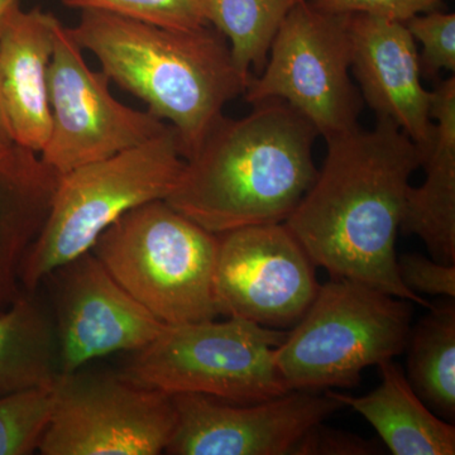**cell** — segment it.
Segmentation results:
<instances>
[{
  "label": "cell",
  "mask_w": 455,
  "mask_h": 455,
  "mask_svg": "<svg viewBox=\"0 0 455 455\" xmlns=\"http://www.w3.org/2000/svg\"><path fill=\"white\" fill-rule=\"evenodd\" d=\"M324 140L322 169L284 226L331 278L430 309L401 281L395 251L410 179L423 164L420 149L386 119L372 131L358 125Z\"/></svg>",
  "instance_id": "obj_1"
},
{
  "label": "cell",
  "mask_w": 455,
  "mask_h": 455,
  "mask_svg": "<svg viewBox=\"0 0 455 455\" xmlns=\"http://www.w3.org/2000/svg\"><path fill=\"white\" fill-rule=\"evenodd\" d=\"M252 107L215 122L164 199L214 235L284 223L317 175L316 128L280 99Z\"/></svg>",
  "instance_id": "obj_2"
},
{
  "label": "cell",
  "mask_w": 455,
  "mask_h": 455,
  "mask_svg": "<svg viewBox=\"0 0 455 455\" xmlns=\"http://www.w3.org/2000/svg\"><path fill=\"white\" fill-rule=\"evenodd\" d=\"M70 32L110 82L175 128L185 160L247 86L227 38L212 25L166 28L88 9Z\"/></svg>",
  "instance_id": "obj_3"
},
{
  "label": "cell",
  "mask_w": 455,
  "mask_h": 455,
  "mask_svg": "<svg viewBox=\"0 0 455 455\" xmlns=\"http://www.w3.org/2000/svg\"><path fill=\"white\" fill-rule=\"evenodd\" d=\"M185 158L175 128L142 145L60 176L46 221L20 267L26 292H36L60 266L92 250L123 214L164 200L178 184Z\"/></svg>",
  "instance_id": "obj_4"
},
{
  "label": "cell",
  "mask_w": 455,
  "mask_h": 455,
  "mask_svg": "<svg viewBox=\"0 0 455 455\" xmlns=\"http://www.w3.org/2000/svg\"><path fill=\"white\" fill-rule=\"evenodd\" d=\"M90 251L132 298L164 324L220 316L214 298L218 235L164 200L123 214Z\"/></svg>",
  "instance_id": "obj_5"
},
{
  "label": "cell",
  "mask_w": 455,
  "mask_h": 455,
  "mask_svg": "<svg viewBox=\"0 0 455 455\" xmlns=\"http://www.w3.org/2000/svg\"><path fill=\"white\" fill-rule=\"evenodd\" d=\"M409 301L348 278H331L295 329L275 348V362L290 391L355 387L364 368L406 349Z\"/></svg>",
  "instance_id": "obj_6"
},
{
  "label": "cell",
  "mask_w": 455,
  "mask_h": 455,
  "mask_svg": "<svg viewBox=\"0 0 455 455\" xmlns=\"http://www.w3.org/2000/svg\"><path fill=\"white\" fill-rule=\"evenodd\" d=\"M287 331L239 316L166 325L123 372L149 387L252 403L290 392L275 362Z\"/></svg>",
  "instance_id": "obj_7"
},
{
  "label": "cell",
  "mask_w": 455,
  "mask_h": 455,
  "mask_svg": "<svg viewBox=\"0 0 455 455\" xmlns=\"http://www.w3.org/2000/svg\"><path fill=\"white\" fill-rule=\"evenodd\" d=\"M349 18L310 0L293 8L272 41L265 68L245 86V100L286 101L323 139L358 127L363 99L350 79Z\"/></svg>",
  "instance_id": "obj_8"
},
{
  "label": "cell",
  "mask_w": 455,
  "mask_h": 455,
  "mask_svg": "<svg viewBox=\"0 0 455 455\" xmlns=\"http://www.w3.org/2000/svg\"><path fill=\"white\" fill-rule=\"evenodd\" d=\"M172 395L125 372L59 374L42 455H158L175 429Z\"/></svg>",
  "instance_id": "obj_9"
},
{
  "label": "cell",
  "mask_w": 455,
  "mask_h": 455,
  "mask_svg": "<svg viewBox=\"0 0 455 455\" xmlns=\"http://www.w3.org/2000/svg\"><path fill=\"white\" fill-rule=\"evenodd\" d=\"M50 139L41 160L57 175L106 160L163 133L169 123L113 97L110 79L92 71L70 28L56 26L49 66Z\"/></svg>",
  "instance_id": "obj_10"
},
{
  "label": "cell",
  "mask_w": 455,
  "mask_h": 455,
  "mask_svg": "<svg viewBox=\"0 0 455 455\" xmlns=\"http://www.w3.org/2000/svg\"><path fill=\"white\" fill-rule=\"evenodd\" d=\"M314 268L283 223L221 233L214 269L218 313L268 328L298 323L319 290Z\"/></svg>",
  "instance_id": "obj_11"
},
{
  "label": "cell",
  "mask_w": 455,
  "mask_h": 455,
  "mask_svg": "<svg viewBox=\"0 0 455 455\" xmlns=\"http://www.w3.org/2000/svg\"><path fill=\"white\" fill-rule=\"evenodd\" d=\"M171 455H292L302 436L343 405L325 391H290L252 403L172 395Z\"/></svg>",
  "instance_id": "obj_12"
},
{
  "label": "cell",
  "mask_w": 455,
  "mask_h": 455,
  "mask_svg": "<svg viewBox=\"0 0 455 455\" xmlns=\"http://www.w3.org/2000/svg\"><path fill=\"white\" fill-rule=\"evenodd\" d=\"M44 281L52 295L61 374L113 353L145 348L166 326L114 280L92 251L60 266Z\"/></svg>",
  "instance_id": "obj_13"
},
{
  "label": "cell",
  "mask_w": 455,
  "mask_h": 455,
  "mask_svg": "<svg viewBox=\"0 0 455 455\" xmlns=\"http://www.w3.org/2000/svg\"><path fill=\"white\" fill-rule=\"evenodd\" d=\"M352 66L363 103L400 128L425 156L434 139L431 92L421 83L419 47L405 23L352 14Z\"/></svg>",
  "instance_id": "obj_14"
},
{
  "label": "cell",
  "mask_w": 455,
  "mask_h": 455,
  "mask_svg": "<svg viewBox=\"0 0 455 455\" xmlns=\"http://www.w3.org/2000/svg\"><path fill=\"white\" fill-rule=\"evenodd\" d=\"M59 22L20 2L0 18V106L14 145L38 155L50 139L47 76Z\"/></svg>",
  "instance_id": "obj_15"
},
{
  "label": "cell",
  "mask_w": 455,
  "mask_h": 455,
  "mask_svg": "<svg viewBox=\"0 0 455 455\" xmlns=\"http://www.w3.org/2000/svg\"><path fill=\"white\" fill-rule=\"evenodd\" d=\"M434 139L421 167L423 185L407 188L400 230L427 244L433 259L455 263V76L431 92Z\"/></svg>",
  "instance_id": "obj_16"
},
{
  "label": "cell",
  "mask_w": 455,
  "mask_h": 455,
  "mask_svg": "<svg viewBox=\"0 0 455 455\" xmlns=\"http://www.w3.org/2000/svg\"><path fill=\"white\" fill-rule=\"evenodd\" d=\"M59 178L36 152L17 145L0 151V310L25 293L20 267L49 215Z\"/></svg>",
  "instance_id": "obj_17"
},
{
  "label": "cell",
  "mask_w": 455,
  "mask_h": 455,
  "mask_svg": "<svg viewBox=\"0 0 455 455\" xmlns=\"http://www.w3.org/2000/svg\"><path fill=\"white\" fill-rule=\"evenodd\" d=\"M379 367L381 385L366 396L326 391L363 416L394 455L455 454L454 425L430 410L392 359Z\"/></svg>",
  "instance_id": "obj_18"
},
{
  "label": "cell",
  "mask_w": 455,
  "mask_h": 455,
  "mask_svg": "<svg viewBox=\"0 0 455 455\" xmlns=\"http://www.w3.org/2000/svg\"><path fill=\"white\" fill-rule=\"evenodd\" d=\"M35 293L0 310V397L51 387L59 377L53 317Z\"/></svg>",
  "instance_id": "obj_19"
},
{
  "label": "cell",
  "mask_w": 455,
  "mask_h": 455,
  "mask_svg": "<svg viewBox=\"0 0 455 455\" xmlns=\"http://www.w3.org/2000/svg\"><path fill=\"white\" fill-rule=\"evenodd\" d=\"M406 348L407 379L436 415L455 419V307H433L414 331Z\"/></svg>",
  "instance_id": "obj_20"
},
{
  "label": "cell",
  "mask_w": 455,
  "mask_h": 455,
  "mask_svg": "<svg viewBox=\"0 0 455 455\" xmlns=\"http://www.w3.org/2000/svg\"><path fill=\"white\" fill-rule=\"evenodd\" d=\"M305 2L309 0H208V23L227 38L245 83L265 68L284 18Z\"/></svg>",
  "instance_id": "obj_21"
},
{
  "label": "cell",
  "mask_w": 455,
  "mask_h": 455,
  "mask_svg": "<svg viewBox=\"0 0 455 455\" xmlns=\"http://www.w3.org/2000/svg\"><path fill=\"white\" fill-rule=\"evenodd\" d=\"M52 400L53 386L0 397V455H28L38 451Z\"/></svg>",
  "instance_id": "obj_22"
},
{
  "label": "cell",
  "mask_w": 455,
  "mask_h": 455,
  "mask_svg": "<svg viewBox=\"0 0 455 455\" xmlns=\"http://www.w3.org/2000/svg\"><path fill=\"white\" fill-rule=\"evenodd\" d=\"M68 8L109 12L140 22L191 29L209 25L208 0H61Z\"/></svg>",
  "instance_id": "obj_23"
},
{
  "label": "cell",
  "mask_w": 455,
  "mask_h": 455,
  "mask_svg": "<svg viewBox=\"0 0 455 455\" xmlns=\"http://www.w3.org/2000/svg\"><path fill=\"white\" fill-rule=\"evenodd\" d=\"M419 51L421 76L436 77L443 70L455 73V14L429 11L405 22Z\"/></svg>",
  "instance_id": "obj_24"
},
{
  "label": "cell",
  "mask_w": 455,
  "mask_h": 455,
  "mask_svg": "<svg viewBox=\"0 0 455 455\" xmlns=\"http://www.w3.org/2000/svg\"><path fill=\"white\" fill-rule=\"evenodd\" d=\"M398 276L407 289L416 295L455 298V266L444 265L421 254L397 257Z\"/></svg>",
  "instance_id": "obj_25"
},
{
  "label": "cell",
  "mask_w": 455,
  "mask_h": 455,
  "mask_svg": "<svg viewBox=\"0 0 455 455\" xmlns=\"http://www.w3.org/2000/svg\"><path fill=\"white\" fill-rule=\"evenodd\" d=\"M316 8L334 14H368L405 23L416 14L433 11L443 0H310Z\"/></svg>",
  "instance_id": "obj_26"
},
{
  "label": "cell",
  "mask_w": 455,
  "mask_h": 455,
  "mask_svg": "<svg viewBox=\"0 0 455 455\" xmlns=\"http://www.w3.org/2000/svg\"><path fill=\"white\" fill-rule=\"evenodd\" d=\"M381 453L377 443L346 431L329 429L323 423L311 427L292 455H373Z\"/></svg>",
  "instance_id": "obj_27"
},
{
  "label": "cell",
  "mask_w": 455,
  "mask_h": 455,
  "mask_svg": "<svg viewBox=\"0 0 455 455\" xmlns=\"http://www.w3.org/2000/svg\"><path fill=\"white\" fill-rule=\"evenodd\" d=\"M12 145H14V143L11 139V134H9L4 114H3L2 106H0V151Z\"/></svg>",
  "instance_id": "obj_28"
},
{
  "label": "cell",
  "mask_w": 455,
  "mask_h": 455,
  "mask_svg": "<svg viewBox=\"0 0 455 455\" xmlns=\"http://www.w3.org/2000/svg\"><path fill=\"white\" fill-rule=\"evenodd\" d=\"M17 2H20V0H0V18Z\"/></svg>",
  "instance_id": "obj_29"
}]
</instances>
